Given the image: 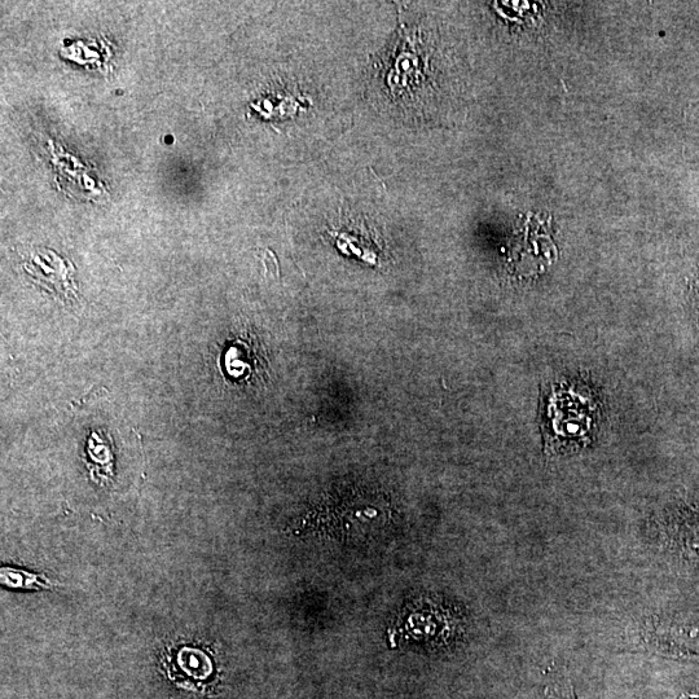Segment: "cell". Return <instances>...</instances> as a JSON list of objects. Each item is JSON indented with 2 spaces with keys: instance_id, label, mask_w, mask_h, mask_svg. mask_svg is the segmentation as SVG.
<instances>
[{
  "instance_id": "cell-2",
  "label": "cell",
  "mask_w": 699,
  "mask_h": 699,
  "mask_svg": "<svg viewBox=\"0 0 699 699\" xmlns=\"http://www.w3.org/2000/svg\"><path fill=\"white\" fill-rule=\"evenodd\" d=\"M0 582L4 587L17 589H46L54 586L45 575L29 573L12 567H2L0 570Z\"/></svg>"
},
{
  "instance_id": "cell-1",
  "label": "cell",
  "mask_w": 699,
  "mask_h": 699,
  "mask_svg": "<svg viewBox=\"0 0 699 699\" xmlns=\"http://www.w3.org/2000/svg\"><path fill=\"white\" fill-rule=\"evenodd\" d=\"M23 267L35 284L55 294L60 301L77 298L76 268L73 263L46 248H35L23 256Z\"/></svg>"
},
{
  "instance_id": "cell-3",
  "label": "cell",
  "mask_w": 699,
  "mask_h": 699,
  "mask_svg": "<svg viewBox=\"0 0 699 699\" xmlns=\"http://www.w3.org/2000/svg\"><path fill=\"white\" fill-rule=\"evenodd\" d=\"M547 699H575L573 690H571L570 685H556L555 688L549 689L547 692Z\"/></svg>"
}]
</instances>
